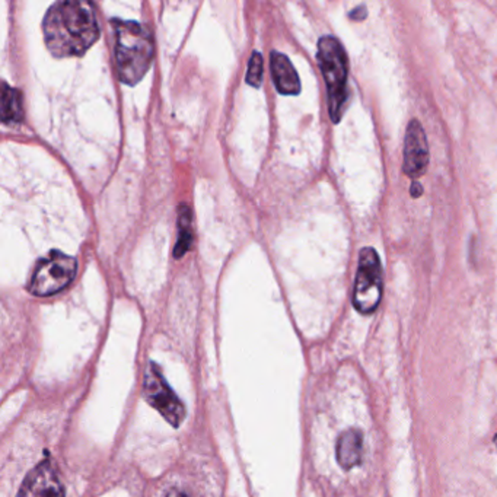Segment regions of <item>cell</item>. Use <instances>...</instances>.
Wrapping results in <instances>:
<instances>
[{
  "label": "cell",
  "mask_w": 497,
  "mask_h": 497,
  "mask_svg": "<svg viewBox=\"0 0 497 497\" xmlns=\"http://www.w3.org/2000/svg\"><path fill=\"white\" fill-rule=\"evenodd\" d=\"M42 31L47 47L56 58L81 56L100 37L95 9L82 0L54 4L47 12Z\"/></svg>",
  "instance_id": "6da1fadb"
},
{
  "label": "cell",
  "mask_w": 497,
  "mask_h": 497,
  "mask_svg": "<svg viewBox=\"0 0 497 497\" xmlns=\"http://www.w3.org/2000/svg\"><path fill=\"white\" fill-rule=\"evenodd\" d=\"M113 28L115 66L120 81L126 85H136L152 65V35L134 21L113 20Z\"/></svg>",
  "instance_id": "7a4b0ae2"
},
{
  "label": "cell",
  "mask_w": 497,
  "mask_h": 497,
  "mask_svg": "<svg viewBox=\"0 0 497 497\" xmlns=\"http://www.w3.org/2000/svg\"><path fill=\"white\" fill-rule=\"evenodd\" d=\"M317 58L329 94L330 117L334 122H339L348 98V54L336 37L325 35L318 41Z\"/></svg>",
  "instance_id": "3957f363"
},
{
  "label": "cell",
  "mask_w": 497,
  "mask_h": 497,
  "mask_svg": "<svg viewBox=\"0 0 497 497\" xmlns=\"http://www.w3.org/2000/svg\"><path fill=\"white\" fill-rule=\"evenodd\" d=\"M384 272L378 253L372 247L360 249L359 268L356 273L353 305L360 314L369 315L378 310L383 301Z\"/></svg>",
  "instance_id": "277c9868"
},
{
  "label": "cell",
  "mask_w": 497,
  "mask_h": 497,
  "mask_svg": "<svg viewBox=\"0 0 497 497\" xmlns=\"http://www.w3.org/2000/svg\"><path fill=\"white\" fill-rule=\"evenodd\" d=\"M77 270V263L73 257L54 249L35 266L28 289L35 296L58 294L72 284Z\"/></svg>",
  "instance_id": "5b68a950"
},
{
  "label": "cell",
  "mask_w": 497,
  "mask_h": 497,
  "mask_svg": "<svg viewBox=\"0 0 497 497\" xmlns=\"http://www.w3.org/2000/svg\"><path fill=\"white\" fill-rule=\"evenodd\" d=\"M145 395L150 406L155 407L169 425L178 428L183 423L185 407L171 390L157 364H150L146 372Z\"/></svg>",
  "instance_id": "8992f818"
},
{
  "label": "cell",
  "mask_w": 497,
  "mask_h": 497,
  "mask_svg": "<svg viewBox=\"0 0 497 497\" xmlns=\"http://www.w3.org/2000/svg\"><path fill=\"white\" fill-rule=\"evenodd\" d=\"M429 165V146L425 131L419 120H411L407 126L404 140V161L402 171L410 178L423 176Z\"/></svg>",
  "instance_id": "52a82bcc"
},
{
  "label": "cell",
  "mask_w": 497,
  "mask_h": 497,
  "mask_svg": "<svg viewBox=\"0 0 497 497\" xmlns=\"http://www.w3.org/2000/svg\"><path fill=\"white\" fill-rule=\"evenodd\" d=\"M65 486L50 461H42L25 477L18 497H65Z\"/></svg>",
  "instance_id": "ba28073f"
},
{
  "label": "cell",
  "mask_w": 497,
  "mask_h": 497,
  "mask_svg": "<svg viewBox=\"0 0 497 497\" xmlns=\"http://www.w3.org/2000/svg\"><path fill=\"white\" fill-rule=\"evenodd\" d=\"M270 68L277 91L284 95H298L301 92V81L287 56L279 51H273Z\"/></svg>",
  "instance_id": "9c48e42d"
},
{
  "label": "cell",
  "mask_w": 497,
  "mask_h": 497,
  "mask_svg": "<svg viewBox=\"0 0 497 497\" xmlns=\"http://www.w3.org/2000/svg\"><path fill=\"white\" fill-rule=\"evenodd\" d=\"M364 454V435L357 429H348L337 440V461L345 470L359 465Z\"/></svg>",
  "instance_id": "30bf717a"
},
{
  "label": "cell",
  "mask_w": 497,
  "mask_h": 497,
  "mask_svg": "<svg viewBox=\"0 0 497 497\" xmlns=\"http://www.w3.org/2000/svg\"><path fill=\"white\" fill-rule=\"evenodd\" d=\"M23 95L8 84L2 86V120L4 122H18L23 120Z\"/></svg>",
  "instance_id": "8fae6325"
},
{
  "label": "cell",
  "mask_w": 497,
  "mask_h": 497,
  "mask_svg": "<svg viewBox=\"0 0 497 497\" xmlns=\"http://www.w3.org/2000/svg\"><path fill=\"white\" fill-rule=\"evenodd\" d=\"M193 241L192 212L187 206H181L178 212V241L174 257L181 258L190 249Z\"/></svg>",
  "instance_id": "7c38bea8"
},
{
  "label": "cell",
  "mask_w": 497,
  "mask_h": 497,
  "mask_svg": "<svg viewBox=\"0 0 497 497\" xmlns=\"http://www.w3.org/2000/svg\"><path fill=\"white\" fill-rule=\"evenodd\" d=\"M263 81V56L260 53H253L249 60L248 72H247V82L251 86H260Z\"/></svg>",
  "instance_id": "4fadbf2b"
},
{
  "label": "cell",
  "mask_w": 497,
  "mask_h": 497,
  "mask_svg": "<svg viewBox=\"0 0 497 497\" xmlns=\"http://www.w3.org/2000/svg\"><path fill=\"white\" fill-rule=\"evenodd\" d=\"M366 16L367 11L366 8H365L364 5H362V6H359V8L353 9V11L350 12V18H352V20L364 21Z\"/></svg>",
  "instance_id": "5bb4252c"
},
{
  "label": "cell",
  "mask_w": 497,
  "mask_h": 497,
  "mask_svg": "<svg viewBox=\"0 0 497 497\" xmlns=\"http://www.w3.org/2000/svg\"><path fill=\"white\" fill-rule=\"evenodd\" d=\"M410 194L413 195L414 199L420 197V195L423 194V187H421V184L414 181V183L411 184V188H410Z\"/></svg>",
  "instance_id": "9a60e30c"
},
{
  "label": "cell",
  "mask_w": 497,
  "mask_h": 497,
  "mask_svg": "<svg viewBox=\"0 0 497 497\" xmlns=\"http://www.w3.org/2000/svg\"><path fill=\"white\" fill-rule=\"evenodd\" d=\"M167 497H188L187 494L183 493L181 490H171L168 494H167Z\"/></svg>",
  "instance_id": "2e32d148"
},
{
  "label": "cell",
  "mask_w": 497,
  "mask_h": 497,
  "mask_svg": "<svg viewBox=\"0 0 497 497\" xmlns=\"http://www.w3.org/2000/svg\"><path fill=\"white\" fill-rule=\"evenodd\" d=\"M494 444L497 445V435H496V437H494Z\"/></svg>",
  "instance_id": "e0dca14e"
}]
</instances>
